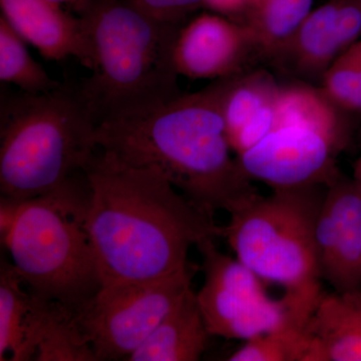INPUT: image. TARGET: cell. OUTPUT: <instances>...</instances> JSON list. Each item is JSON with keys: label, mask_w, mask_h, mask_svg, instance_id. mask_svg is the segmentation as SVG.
<instances>
[{"label": "cell", "mask_w": 361, "mask_h": 361, "mask_svg": "<svg viewBox=\"0 0 361 361\" xmlns=\"http://www.w3.org/2000/svg\"><path fill=\"white\" fill-rule=\"evenodd\" d=\"M84 172L85 229L103 284L174 275L189 268L192 246L220 237L214 218L156 169L129 165L101 149Z\"/></svg>", "instance_id": "6da1fadb"}, {"label": "cell", "mask_w": 361, "mask_h": 361, "mask_svg": "<svg viewBox=\"0 0 361 361\" xmlns=\"http://www.w3.org/2000/svg\"><path fill=\"white\" fill-rule=\"evenodd\" d=\"M223 90L222 78L148 115L102 123L97 146L129 165L160 171L210 217L231 214L260 194L232 156Z\"/></svg>", "instance_id": "7a4b0ae2"}, {"label": "cell", "mask_w": 361, "mask_h": 361, "mask_svg": "<svg viewBox=\"0 0 361 361\" xmlns=\"http://www.w3.org/2000/svg\"><path fill=\"white\" fill-rule=\"evenodd\" d=\"M90 45V75L78 85L97 126L148 115L182 96L173 61L183 25L128 0L75 4Z\"/></svg>", "instance_id": "3957f363"}, {"label": "cell", "mask_w": 361, "mask_h": 361, "mask_svg": "<svg viewBox=\"0 0 361 361\" xmlns=\"http://www.w3.org/2000/svg\"><path fill=\"white\" fill-rule=\"evenodd\" d=\"M97 128L78 85L40 94L2 90L1 198L23 202L66 186L97 153Z\"/></svg>", "instance_id": "277c9868"}, {"label": "cell", "mask_w": 361, "mask_h": 361, "mask_svg": "<svg viewBox=\"0 0 361 361\" xmlns=\"http://www.w3.org/2000/svg\"><path fill=\"white\" fill-rule=\"evenodd\" d=\"M87 195L89 184L82 189L75 177L44 196L1 198L2 241L13 267L33 293L73 310L103 285L85 229Z\"/></svg>", "instance_id": "5b68a950"}, {"label": "cell", "mask_w": 361, "mask_h": 361, "mask_svg": "<svg viewBox=\"0 0 361 361\" xmlns=\"http://www.w3.org/2000/svg\"><path fill=\"white\" fill-rule=\"evenodd\" d=\"M327 187L310 186L259 195L229 214L220 227L240 262L265 283L284 289L283 298L306 327L323 294L315 228Z\"/></svg>", "instance_id": "8992f818"}, {"label": "cell", "mask_w": 361, "mask_h": 361, "mask_svg": "<svg viewBox=\"0 0 361 361\" xmlns=\"http://www.w3.org/2000/svg\"><path fill=\"white\" fill-rule=\"evenodd\" d=\"M189 269L161 279L103 284L75 308L97 361L127 360L192 289Z\"/></svg>", "instance_id": "52a82bcc"}, {"label": "cell", "mask_w": 361, "mask_h": 361, "mask_svg": "<svg viewBox=\"0 0 361 361\" xmlns=\"http://www.w3.org/2000/svg\"><path fill=\"white\" fill-rule=\"evenodd\" d=\"M204 283L197 300L210 336L248 341L284 327L301 326L283 298L268 295L265 282L238 259L221 252L214 239L197 245Z\"/></svg>", "instance_id": "ba28073f"}, {"label": "cell", "mask_w": 361, "mask_h": 361, "mask_svg": "<svg viewBox=\"0 0 361 361\" xmlns=\"http://www.w3.org/2000/svg\"><path fill=\"white\" fill-rule=\"evenodd\" d=\"M344 146L331 135L312 128L277 126L236 157L252 182L264 183L272 191L327 187L341 175L336 157Z\"/></svg>", "instance_id": "9c48e42d"}, {"label": "cell", "mask_w": 361, "mask_h": 361, "mask_svg": "<svg viewBox=\"0 0 361 361\" xmlns=\"http://www.w3.org/2000/svg\"><path fill=\"white\" fill-rule=\"evenodd\" d=\"M322 279L336 292L361 289V190L339 176L327 186L315 228Z\"/></svg>", "instance_id": "30bf717a"}, {"label": "cell", "mask_w": 361, "mask_h": 361, "mask_svg": "<svg viewBox=\"0 0 361 361\" xmlns=\"http://www.w3.org/2000/svg\"><path fill=\"white\" fill-rule=\"evenodd\" d=\"M254 49L242 23L218 13H202L180 27L173 61L178 75L192 80H222L238 75Z\"/></svg>", "instance_id": "8fae6325"}, {"label": "cell", "mask_w": 361, "mask_h": 361, "mask_svg": "<svg viewBox=\"0 0 361 361\" xmlns=\"http://www.w3.org/2000/svg\"><path fill=\"white\" fill-rule=\"evenodd\" d=\"M360 39L361 0H329L311 11L276 61L301 77L322 78Z\"/></svg>", "instance_id": "7c38bea8"}, {"label": "cell", "mask_w": 361, "mask_h": 361, "mask_svg": "<svg viewBox=\"0 0 361 361\" xmlns=\"http://www.w3.org/2000/svg\"><path fill=\"white\" fill-rule=\"evenodd\" d=\"M1 16L49 61L75 58L90 66L89 42L82 21L49 0H0Z\"/></svg>", "instance_id": "4fadbf2b"}, {"label": "cell", "mask_w": 361, "mask_h": 361, "mask_svg": "<svg viewBox=\"0 0 361 361\" xmlns=\"http://www.w3.org/2000/svg\"><path fill=\"white\" fill-rule=\"evenodd\" d=\"M305 331L308 361H361V289L323 292Z\"/></svg>", "instance_id": "5bb4252c"}, {"label": "cell", "mask_w": 361, "mask_h": 361, "mask_svg": "<svg viewBox=\"0 0 361 361\" xmlns=\"http://www.w3.org/2000/svg\"><path fill=\"white\" fill-rule=\"evenodd\" d=\"M211 336L196 293L190 289L182 300L126 360L197 361Z\"/></svg>", "instance_id": "9a60e30c"}, {"label": "cell", "mask_w": 361, "mask_h": 361, "mask_svg": "<svg viewBox=\"0 0 361 361\" xmlns=\"http://www.w3.org/2000/svg\"><path fill=\"white\" fill-rule=\"evenodd\" d=\"M32 343L35 360L97 361L78 324L75 310L37 294Z\"/></svg>", "instance_id": "2e32d148"}, {"label": "cell", "mask_w": 361, "mask_h": 361, "mask_svg": "<svg viewBox=\"0 0 361 361\" xmlns=\"http://www.w3.org/2000/svg\"><path fill=\"white\" fill-rule=\"evenodd\" d=\"M23 278L13 264L1 263L0 269V360H35L32 341L35 296L23 287Z\"/></svg>", "instance_id": "e0dca14e"}, {"label": "cell", "mask_w": 361, "mask_h": 361, "mask_svg": "<svg viewBox=\"0 0 361 361\" xmlns=\"http://www.w3.org/2000/svg\"><path fill=\"white\" fill-rule=\"evenodd\" d=\"M313 0H251L242 25L254 49L277 59L312 11Z\"/></svg>", "instance_id": "ac0fdd59"}, {"label": "cell", "mask_w": 361, "mask_h": 361, "mask_svg": "<svg viewBox=\"0 0 361 361\" xmlns=\"http://www.w3.org/2000/svg\"><path fill=\"white\" fill-rule=\"evenodd\" d=\"M276 125H299L320 130L334 139L348 142V129L341 109L322 90L307 85L280 87L276 101Z\"/></svg>", "instance_id": "d6986e66"}, {"label": "cell", "mask_w": 361, "mask_h": 361, "mask_svg": "<svg viewBox=\"0 0 361 361\" xmlns=\"http://www.w3.org/2000/svg\"><path fill=\"white\" fill-rule=\"evenodd\" d=\"M223 80V115L230 141L247 123L274 103L281 87L269 73L263 71Z\"/></svg>", "instance_id": "ffe728a7"}, {"label": "cell", "mask_w": 361, "mask_h": 361, "mask_svg": "<svg viewBox=\"0 0 361 361\" xmlns=\"http://www.w3.org/2000/svg\"><path fill=\"white\" fill-rule=\"evenodd\" d=\"M0 80L30 94L51 92L61 82L49 77L30 56L25 42L4 16H0Z\"/></svg>", "instance_id": "44dd1931"}, {"label": "cell", "mask_w": 361, "mask_h": 361, "mask_svg": "<svg viewBox=\"0 0 361 361\" xmlns=\"http://www.w3.org/2000/svg\"><path fill=\"white\" fill-rule=\"evenodd\" d=\"M310 341L305 329L288 326L248 339L229 361H308Z\"/></svg>", "instance_id": "7402d4cb"}, {"label": "cell", "mask_w": 361, "mask_h": 361, "mask_svg": "<svg viewBox=\"0 0 361 361\" xmlns=\"http://www.w3.org/2000/svg\"><path fill=\"white\" fill-rule=\"evenodd\" d=\"M322 92L341 110L361 111V58L355 45L323 73Z\"/></svg>", "instance_id": "603a6c76"}, {"label": "cell", "mask_w": 361, "mask_h": 361, "mask_svg": "<svg viewBox=\"0 0 361 361\" xmlns=\"http://www.w3.org/2000/svg\"><path fill=\"white\" fill-rule=\"evenodd\" d=\"M152 18L183 25L185 20L204 6V0H128Z\"/></svg>", "instance_id": "cb8c5ba5"}, {"label": "cell", "mask_w": 361, "mask_h": 361, "mask_svg": "<svg viewBox=\"0 0 361 361\" xmlns=\"http://www.w3.org/2000/svg\"><path fill=\"white\" fill-rule=\"evenodd\" d=\"M251 0H204V6L226 18L242 16Z\"/></svg>", "instance_id": "d4e9b609"}, {"label": "cell", "mask_w": 361, "mask_h": 361, "mask_svg": "<svg viewBox=\"0 0 361 361\" xmlns=\"http://www.w3.org/2000/svg\"><path fill=\"white\" fill-rule=\"evenodd\" d=\"M353 180H355L356 184L358 185V187L360 188L361 190V156L358 158V160L356 161L355 165V173H353Z\"/></svg>", "instance_id": "484cf974"}, {"label": "cell", "mask_w": 361, "mask_h": 361, "mask_svg": "<svg viewBox=\"0 0 361 361\" xmlns=\"http://www.w3.org/2000/svg\"><path fill=\"white\" fill-rule=\"evenodd\" d=\"M49 1L59 4V6H63V4H73V6H75L80 0H49Z\"/></svg>", "instance_id": "4316f807"}, {"label": "cell", "mask_w": 361, "mask_h": 361, "mask_svg": "<svg viewBox=\"0 0 361 361\" xmlns=\"http://www.w3.org/2000/svg\"><path fill=\"white\" fill-rule=\"evenodd\" d=\"M353 45H355V49H357L358 54H360L361 58V42L358 40V42H355Z\"/></svg>", "instance_id": "83f0119b"}, {"label": "cell", "mask_w": 361, "mask_h": 361, "mask_svg": "<svg viewBox=\"0 0 361 361\" xmlns=\"http://www.w3.org/2000/svg\"><path fill=\"white\" fill-rule=\"evenodd\" d=\"M360 42H361V39L360 40Z\"/></svg>", "instance_id": "f1b7e54d"}]
</instances>
